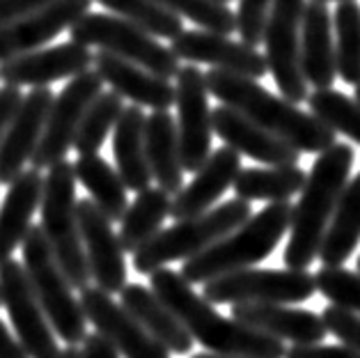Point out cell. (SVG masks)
Masks as SVG:
<instances>
[{
	"instance_id": "6da1fadb",
	"label": "cell",
	"mask_w": 360,
	"mask_h": 358,
	"mask_svg": "<svg viewBox=\"0 0 360 358\" xmlns=\"http://www.w3.org/2000/svg\"><path fill=\"white\" fill-rule=\"evenodd\" d=\"M149 290L177 317L193 343H200L209 354L227 358H285L287 354L285 343L243 326L232 317H223L179 271L165 267L149 274Z\"/></svg>"
},
{
	"instance_id": "7a4b0ae2",
	"label": "cell",
	"mask_w": 360,
	"mask_h": 358,
	"mask_svg": "<svg viewBox=\"0 0 360 358\" xmlns=\"http://www.w3.org/2000/svg\"><path fill=\"white\" fill-rule=\"evenodd\" d=\"M205 83L207 92L214 94L223 106L236 110L252 124L292 145L296 152L321 154L338 143V134H333L326 124L283 97L271 94L257 81L227 74L221 69H209Z\"/></svg>"
},
{
	"instance_id": "3957f363",
	"label": "cell",
	"mask_w": 360,
	"mask_h": 358,
	"mask_svg": "<svg viewBox=\"0 0 360 358\" xmlns=\"http://www.w3.org/2000/svg\"><path fill=\"white\" fill-rule=\"evenodd\" d=\"M351 168H354V150L347 143H335L312 163L298 205L292 209L289 241L283 255L287 269L307 271V267L319 257L328 223L349 181Z\"/></svg>"
},
{
	"instance_id": "277c9868",
	"label": "cell",
	"mask_w": 360,
	"mask_h": 358,
	"mask_svg": "<svg viewBox=\"0 0 360 358\" xmlns=\"http://www.w3.org/2000/svg\"><path fill=\"white\" fill-rule=\"evenodd\" d=\"M292 209L294 205L289 203H274L264 207L259 214L250 216L241 228L218 239L200 255L184 262L179 276L193 287L241 271V269H252L278 248L280 239L292 225Z\"/></svg>"
},
{
	"instance_id": "5b68a950",
	"label": "cell",
	"mask_w": 360,
	"mask_h": 358,
	"mask_svg": "<svg viewBox=\"0 0 360 358\" xmlns=\"http://www.w3.org/2000/svg\"><path fill=\"white\" fill-rule=\"evenodd\" d=\"M76 174L74 163L67 159L51 165L41 186V232L46 237L60 271L65 274L72 290H85L90 283L81 230L76 218Z\"/></svg>"
},
{
	"instance_id": "8992f818",
	"label": "cell",
	"mask_w": 360,
	"mask_h": 358,
	"mask_svg": "<svg viewBox=\"0 0 360 358\" xmlns=\"http://www.w3.org/2000/svg\"><path fill=\"white\" fill-rule=\"evenodd\" d=\"M250 216V203L234 198L195 218L177 221V225L161 230L154 239H149L145 246L134 252V269L138 274L149 276L165 269L170 262H186L214 246L218 239L241 228Z\"/></svg>"
},
{
	"instance_id": "52a82bcc",
	"label": "cell",
	"mask_w": 360,
	"mask_h": 358,
	"mask_svg": "<svg viewBox=\"0 0 360 358\" xmlns=\"http://www.w3.org/2000/svg\"><path fill=\"white\" fill-rule=\"evenodd\" d=\"M23 269L30 287L46 315L56 338H63L69 347L83 345L87 335V319L81 310V303L72 292L65 274L60 271L46 237L39 225H32L21 243Z\"/></svg>"
},
{
	"instance_id": "ba28073f",
	"label": "cell",
	"mask_w": 360,
	"mask_h": 358,
	"mask_svg": "<svg viewBox=\"0 0 360 358\" xmlns=\"http://www.w3.org/2000/svg\"><path fill=\"white\" fill-rule=\"evenodd\" d=\"M69 37L74 44H81L85 49L99 46L106 53L127 60V63L165 78V81L179 74V60L174 58L168 46H163L152 34L140 30L138 25L117 19L112 14L87 12L69 28Z\"/></svg>"
},
{
	"instance_id": "9c48e42d",
	"label": "cell",
	"mask_w": 360,
	"mask_h": 358,
	"mask_svg": "<svg viewBox=\"0 0 360 358\" xmlns=\"http://www.w3.org/2000/svg\"><path fill=\"white\" fill-rule=\"evenodd\" d=\"M317 292L314 276L294 269H241L205 283L202 299L209 303H271L289 305L312 299Z\"/></svg>"
},
{
	"instance_id": "30bf717a",
	"label": "cell",
	"mask_w": 360,
	"mask_h": 358,
	"mask_svg": "<svg viewBox=\"0 0 360 358\" xmlns=\"http://www.w3.org/2000/svg\"><path fill=\"white\" fill-rule=\"evenodd\" d=\"M305 0H274L264 28L266 69L283 99L298 106L307 101V83L301 72V19Z\"/></svg>"
},
{
	"instance_id": "8fae6325",
	"label": "cell",
	"mask_w": 360,
	"mask_h": 358,
	"mask_svg": "<svg viewBox=\"0 0 360 358\" xmlns=\"http://www.w3.org/2000/svg\"><path fill=\"white\" fill-rule=\"evenodd\" d=\"M101 92H103V83L94 69H87V72L74 76L63 87V92L51 103L39 145L30 156L34 170L51 168V165L65 161L69 147L74 145L76 131L81 127L85 110L90 108V103Z\"/></svg>"
},
{
	"instance_id": "7c38bea8",
	"label": "cell",
	"mask_w": 360,
	"mask_h": 358,
	"mask_svg": "<svg viewBox=\"0 0 360 358\" xmlns=\"http://www.w3.org/2000/svg\"><path fill=\"white\" fill-rule=\"evenodd\" d=\"M174 85L177 106V145L184 172H198L212 154V108L205 83V72L195 65L179 67Z\"/></svg>"
},
{
	"instance_id": "4fadbf2b",
	"label": "cell",
	"mask_w": 360,
	"mask_h": 358,
	"mask_svg": "<svg viewBox=\"0 0 360 358\" xmlns=\"http://www.w3.org/2000/svg\"><path fill=\"white\" fill-rule=\"evenodd\" d=\"M0 301L10 315L14 338L21 343L28 358H58V338L32 292L21 262L7 260L0 264Z\"/></svg>"
},
{
	"instance_id": "5bb4252c",
	"label": "cell",
	"mask_w": 360,
	"mask_h": 358,
	"mask_svg": "<svg viewBox=\"0 0 360 358\" xmlns=\"http://www.w3.org/2000/svg\"><path fill=\"white\" fill-rule=\"evenodd\" d=\"M81 310L106 343L124 358H170V352L147 333L138 321L112 299L110 294L85 287L81 292Z\"/></svg>"
},
{
	"instance_id": "9a60e30c",
	"label": "cell",
	"mask_w": 360,
	"mask_h": 358,
	"mask_svg": "<svg viewBox=\"0 0 360 358\" xmlns=\"http://www.w3.org/2000/svg\"><path fill=\"white\" fill-rule=\"evenodd\" d=\"M78 230H81L83 250L90 269V281L96 283V290L106 294H120L129 281L124 250L112 223L96 209L90 200H81L76 205Z\"/></svg>"
},
{
	"instance_id": "2e32d148",
	"label": "cell",
	"mask_w": 360,
	"mask_h": 358,
	"mask_svg": "<svg viewBox=\"0 0 360 358\" xmlns=\"http://www.w3.org/2000/svg\"><path fill=\"white\" fill-rule=\"evenodd\" d=\"M177 60L188 65H212L214 69L257 81L266 76V60L257 49L207 30H184L168 46Z\"/></svg>"
},
{
	"instance_id": "e0dca14e",
	"label": "cell",
	"mask_w": 360,
	"mask_h": 358,
	"mask_svg": "<svg viewBox=\"0 0 360 358\" xmlns=\"http://www.w3.org/2000/svg\"><path fill=\"white\" fill-rule=\"evenodd\" d=\"M92 0H53L23 19L0 25V63L39 51L90 12Z\"/></svg>"
},
{
	"instance_id": "ac0fdd59",
	"label": "cell",
	"mask_w": 360,
	"mask_h": 358,
	"mask_svg": "<svg viewBox=\"0 0 360 358\" xmlns=\"http://www.w3.org/2000/svg\"><path fill=\"white\" fill-rule=\"evenodd\" d=\"M94 53L81 44L65 41L51 49H39L32 53L12 58L7 63H0V81L12 87H46L56 81L87 72L92 67Z\"/></svg>"
},
{
	"instance_id": "d6986e66",
	"label": "cell",
	"mask_w": 360,
	"mask_h": 358,
	"mask_svg": "<svg viewBox=\"0 0 360 358\" xmlns=\"http://www.w3.org/2000/svg\"><path fill=\"white\" fill-rule=\"evenodd\" d=\"M53 99L49 87H32L28 94H23L21 108L0 141V184L10 186L23 172V165L39 145Z\"/></svg>"
},
{
	"instance_id": "ffe728a7",
	"label": "cell",
	"mask_w": 360,
	"mask_h": 358,
	"mask_svg": "<svg viewBox=\"0 0 360 358\" xmlns=\"http://www.w3.org/2000/svg\"><path fill=\"white\" fill-rule=\"evenodd\" d=\"M232 319L259 333H266L280 343H294L298 347L321 345L328 335L321 315L303 308L271 303H236L232 305Z\"/></svg>"
},
{
	"instance_id": "44dd1931",
	"label": "cell",
	"mask_w": 360,
	"mask_h": 358,
	"mask_svg": "<svg viewBox=\"0 0 360 358\" xmlns=\"http://www.w3.org/2000/svg\"><path fill=\"white\" fill-rule=\"evenodd\" d=\"M212 129L225 143V147H230L239 156L243 154L250 156L252 161L266 163L271 168L298 165V161H301V152H296L292 145L271 136L269 131L259 129L227 106H216L212 110Z\"/></svg>"
},
{
	"instance_id": "7402d4cb",
	"label": "cell",
	"mask_w": 360,
	"mask_h": 358,
	"mask_svg": "<svg viewBox=\"0 0 360 358\" xmlns=\"http://www.w3.org/2000/svg\"><path fill=\"white\" fill-rule=\"evenodd\" d=\"M239 172L241 156L225 145L218 147L216 152L209 154V159L195 172L191 184L184 186L179 193H174L170 216L174 221H186V218H195L209 212L216 205V200H221L225 191L234 184Z\"/></svg>"
},
{
	"instance_id": "603a6c76",
	"label": "cell",
	"mask_w": 360,
	"mask_h": 358,
	"mask_svg": "<svg viewBox=\"0 0 360 358\" xmlns=\"http://www.w3.org/2000/svg\"><path fill=\"white\" fill-rule=\"evenodd\" d=\"M92 65L101 83L110 85V92L120 94L122 99L134 101V106H147L152 110H168L174 106V85L165 78L149 74L106 51L94 53Z\"/></svg>"
},
{
	"instance_id": "cb8c5ba5",
	"label": "cell",
	"mask_w": 360,
	"mask_h": 358,
	"mask_svg": "<svg viewBox=\"0 0 360 358\" xmlns=\"http://www.w3.org/2000/svg\"><path fill=\"white\" fill-rule=\"evenodd\" d=\"M301 72L314 90H330L335 83V41L333 14L326 3H305L301 19Z\"/></svg>"
},
{
	"instance_id": "d4e9b609",
	"label": "cell",
	"mask_w": 360,
	"mask_h": 358,
	"mask_svg": "<svg viewBox=\"0 0 360 358\" xmlns=\"http://www.w3.org/2000/svg\"><path fill=\"white\" fill-rule=\"evenodd\" d=\"M122 308L143 326L156 343H161L170 354H191L193 338L186 333L177 317L156 299V294L143 283H127L120 292Z\"/></svg>"
},
{
	"instance_id": "484cf974",
	"label": "cell",
	"mask_w": 360,
	"mask_h": 358,
	"mask_svg": "<svg viewBox=\"0 0 360 358\" xmlns=\"http://www.w3.org/2000/svg\"><path fill=\"white\" fill-rule=\"evenodd\" d=\"M44 177L39 170L28 168L7 188L0 207V264L12 260V252L23 243L32 228V216L39 209Z\"/></svg>"
},
{
	"instance_id": "4316f807",
	"label": "cell",
	"mask_w": 360,
	"mask_h": 358,
	"mask_svg": "<svg viewBox=\"0 0 360 358\" xmlns=\"http://www.w3.org/2000/svg\"><path fill=\"white\" fill-rule=\"evenodd\" d=\"M145 154L159 188L168 196L179 193L184 188V168L179 161L177 124L168 110H154L145 120Z\"/></svg>"
},
{
	"instance_id": "83f0119b",
	"label": "cell",
	"mask_w": 360,
	"mask_h": 358,
	"mask_svg": "<svg viewBox=\"0 0 360 358\" xmlns=\"http://www.w3.org/2000/svg\"><path fill=\"white\" fill-rule=\"evenodd\" d=\"M145 120L143 108L124 106L112 129V154H115L117 174L124 181L127 191H136V193L152 184V172L145 154Z\"/></svg>"
},
{
	"instance_id": "f1b7e54d",
	"label": "cell",
	"mask_w": 360,
	"mask_h": 358,
	"mask_svg": "<svg viewBox=\"0 0 360 358\" xmlns=\"http://www.w3.org/2000/svg\"><path fill=\"white\" fill-rule=\"evenodd\" d=\"M360 241V172L347 181L323 237L319 260L323 267H342Z\"/></svg>"
},
{
	"instance_id": "f546056e",
	"label": "cell",
	"mask_w": 360,
	"mask_h": 358,
	"mask_svg": "<svg viewBox=\"0 0 360 358\" xmlns=\"http://www.w3.org/2000/svg\"><path fill=\"white\" fill-rule=\"evenodd\" d=\"M76 181H81L83 188L90 193V203L108 218V221H122L129 200L127 186L120 179L117 170L99 154L78 156L74 163Z\"/></svg>"
},
{
	"instance_id": "4dcf8cb0",
	"label": "cell",
	"mask_w": 360,
	"mask_h": 358,
	"mask_svg": "<svg viewBox=\"0 0 360 358\" xmlns=\"http://www.w3.org/2000/svg\"><path fill=\"white\" fill-rule=\"evenodd\" d=\"M172 198L156 188H145L136 196L134 205L127 207L124 216L120 221V246L124 252H136L140 246H145L149 239L163 230V221L170 216Z\"/></svg>"
},
{
	"instance_id": "1f68e13d",
	"label": "cell",
	"mask_w": 360,
	"mask_h": 358,
	"mask_svg": "<svg viewBox=\"0 0 360 358\" xmlns=\"http://www.w3.org/2000/svg\"><path fill=\"white\" fill-rule=\"evenodd\" d=\"M307 172L301 165H280V168H241L234 179V193L239 200H266V203H289V198L301 193Z\"/></svg>"
},
{
	"instance_id": "d6a6232c",
	"label": "cell",
	"mask_w": 360,
	"mask_h": 358,
	"mask_svg": "<svg viewBox=\"0 0 360 358\" xmlns=\"http://www.w3.org/2000/svg\"><path fill=\"white\" fill-rule=\"evenodd\" d=\"M335 30V69L349 85H360V5L354 0L338 3L333 14Z\"/></svg>"
},
{
	"instance_id": "836d02e7",
	"label": "cell",
	"mask_w": 360,
	"mask_h": 358,
	"mask_svg": "<svg viewBox=\"0 0 360 358\" xmlns=\"http://www.w3.org/2000/svg\"><path fill=\"white\" fill-rule=\"evenodd\" d=\"M122 110H124V99L115 92H101L99 97L90 103V108L85 110L81 127L76 131L74 145H72L78 152V156L96 154L101 150L108 134L115 129Z\"/></svg>"
},
{
	"instance_id": "e575fe53",
	"label": "cell",
	"mask_w": 360,
	"mask_h": 358,
	"mask_svg": "<svg viewBox=\"0 0 360 358\" xmlns=\"http://www.w3.org/2000/svg\"><path fill=\"white\" fill-rule=\"evenodd\" d=\"M96 3L106 7L117 19H124L129 23L138 25L140 30L152 34L154 39L161 37V39L172 41L174 37H179L184 32V23L179 16L163 10L154 0H96Z\"/></svg>"
},
{
	"instance_id": "d590c367",
	"label": "cell",
	"mask_w": 360,
	"mask_h": 358,
	"mask_svg": "<svg viewBox=\"0 0 360 358\" xmlns=\"http://www.w3.org/2000/svg\"><path fill=\"white\" fill-rule=\"evenodd\" d=\"M310 115L326 124L333 134H342L360 145V103L338 90H314L307 94Z\"/></svg>"
},
{
	"instance_id": "8d00e7d4",
	"label": "cell",
	"mask_w": 360,
	"mask_h": 358,
	"mask_svg": "<svg viewBox=\"0 0 360 358\" xmlns=\"http://www.w3.org/2000/svg\"><path fill=\"white\" fill-rule=\"evenodd\" d=\"M154 3L179 19L184 16V19L193 21L200 30L223 34V37H230L232 32H236L234 12L216 0H154Z\"/></svg>"
},
{
	"instance_id": "74e56055",
	"label": "cell",
	"mask_w": 360,
	"mask_h": 358,
	"mask_svg": "<svg viewBox=\"0 0 360 358\" xmlns=\"http://www.w3.org/2000/svg\"><path fill=\"white\" fill-rule=\"evenodd\" d=\"M314 285L330 305L360 317V274L345 267H321L314 276Z\"/></svg>"
},
{
	"instance_id": "f35d334b",
	"label": "cell",
	"mask_w": 360,
	"mask_h": 358,
	"mask_svg": "<svg viewBox=\"0 0 360 358\" xmlns=\"http://www.w3.org/2000/svg\"><path fill=\"white\" fill-rule=\"evenodd\" d=\"M274 0H239L236 10V32L241 34V44L257 49L264 41V28Z\"/></svg>"
},
{
	"instance_id": "ab89813d",
	"label": "cell",
	"mask_w": 360,
	"mask_h": 358,
	"mask_svg": "<svg viewBox=\"0 0 360 358\" xmlns=\"http://www.w3.org/2000/svg\"><path fill=\"white\" fill-rule=\"evenodd\" d=\"M321 319L330 335H335L345 347L360 354V317L358 315L335 308V305H328V308L321 312Z\"/></svg>"
},
{
	"instance_id": "60d3db41",
	"label": "cell",
	"mask_w": 360,
	"mask_h": 358,
	"mask_svg": "<svg viewBox=\"0 0 360 358\" xmlns=\"http://www.w3.org/2000/svg\"><path fill=\"white\" fill-rule=\"evenodd\" d=\"M285 358H360V354L345 345H294L287 349Z\"/></svg>"
},
{
	"instance_id": "b9f144b4",
	"label": "cell",
	"mask_w": 360,
	"mask_h": 358,
	"mask_svg": "<svg viewBox=\"0 0 360 358\" xmlns=\"http://www.w3.org/2000/svg\"><path fill=\"white\" fill-rule=\"evenodd\" d=\"M21 101H23L21 87H12V85L0 87V141H3V136L14 122V115L19 113Z\"/></svg>"
},
{
	"instance_id": "7bdbcfd3",
	"label": "cell",
	"mask_w": 360,
	"mask_h": 358,
	"mask_svg": "<svg viewBox=\"0 0 360 358\" xmlns=\"http://www.w3.org/2000/svg\"><path fill=\"white\" fill-rule=\"evenodd\" d=\"M49 3H53V0H0V25L23 19V16L46 7Z\"/></svg>"
},
{
	"instance_id": "ee69618b",
	"label": "cell",
	"mask_w": 360,
	"mask_h": 358,
	"mask_svg": "<svg viewBox=\"0 0 360 358\" xmlns=\"http://www.w3.org/2000/svg\"><path fill=\"white\" fill-rule=\"evenodd\" d=\"M83 358H120V354L99 333H87L81 349Z\"/></svg>"
},
{
	"instance_id": "f6af8a7d",
	"label": "cell",
	"mask_w": 360,
	"mask_h": 358,
	"mask_svg": "<svg viewBox=\"0 0 360 358\" xmlns=\"http://www.w3.org/2000/svg\"><path fill=\"white\" fill-rule=\"evenodd\" d=\"M0 358H28L25 349L21 347L19 340L10 333V328L5 326L3 319H0Z\"/></svg>"
},
{
	"instance_id": "bcb514c9",
	"label": "cell",
	"mask_w": 360,
	"mask_h": 358,
	"mask_svg": "<svg viewBox=\"0 0 360 358\" xmlns=\"http://www.w3.org/2000/svg\"><path fill=\"white\" fill-rule=\"evenodd\" d=\"M58 358H83V354L78 347H67V349H60Z\"/></svg>"
},
{
	"instance_id": "7dc6e473",
	"label": "cell",
	"mask_w": 360,
	"mask_h": 358,
	"mask_svg": "<svg viewBox=\"0 0 360 358\" xmlns=\"http://www.w3.org/2000/svg\"><path fill=\"white\" fill-rule=\"evenodd\" d=\"M191 358H227V356H216V354H193Z\"/></svg>"
},
{
	"instance_id": "c3c4849f",
	"label": "cell",
	"mask_w": 360,
	"mask_h": 358,
	"mask_svg": "<svg viewBox=\"0 0 360 358\" xmlns=\"http://www.w3.org/2000/svg\"><path fill=\"white\" fill-rule=\"evenodd\" d=\"M354 101L360 103V85H356V92H354Z\"/></svg>"
},
{
	"instance_id": "681fc988",
	"label": "cell",
	"mask_w": 360,
	"mask_h": 358,
	"mask_svg": "<svg viewBox=\"0 0 360 358\" xmlns=\"http://www.w3.org/2000/svg\"><path fill=\"white\" fill-rule=\"evenodd\" d=\"M216 3H221V5H227V3H230V0H216Z\"/></svg>"
},
{
	"instance_id": "f907efd6",
	"label": "cell",
	"mask_w": 360,
	"mask_h": 358,
	"mask_svg": "<svg viewBox=\"0 0 360 358\" xmlns=\"http://www.w3.org/2000/svg\"><path fill=\"white\" fill-rule=\"evenodd\" d=\"M317 3H328V0H317ZM338 3H345V0H338Z\"/></svg>"
},
{
	"instance_id": "816d5d0a",
	"label": "cell",
	"mask_w": 360,
	"mask_h": 358,
	"mask_svg": "<svg viewBox=\"0 0 360 358\" xmlns=\"http://www.w3.org/2000/svg\"><path fill=\"white\" fill-rule=\"evenodd\" d=\"M356 274H360V257H358V271Z\"/></svg>"
},
{
	"instance_id": "f5cc1de1",
	"label": "cell",
	"mask_w": 360,
	"mask_h": 358,
	"mask_svg": "<svg viewBox=\"0 0 360 358\" xmlns=\"http://www.w3.org/2000/svg\"><path fill=\"white\" fill-rule=\"evenodd\" d=\"M0 305H3V301H0Z\"/></svg>"
}]
</instances>
